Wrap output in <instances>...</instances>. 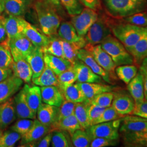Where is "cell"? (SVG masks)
Instances as JSON below:
<instances>
[{
    "mask_svg": "<svg viewBox=\"0 0 147 147\" xmlns=\"http://www.w3.org/2000/svg\"><path fill=\"white\" fill-rule=\"evenodd\" d=\"M117 141L102 137L93 138L90 144V147H105L115 146L117 144Z\"/></svg>",
    "mask_w": 147,
    "mask_h": 147,
    "instance_id": "51",
    "label": "cell"
},
{
    "mask_svg": "<svg viewBox=\"0 0 147 147\" xmlns=\"http://www.w3.org/2000/svg\"><path fill=\"white\" fill-rule=\"evenodd\" d=\"M50 132H51V127L43 124L35 119L31 129L26 134L22 136L21 144L24 146L34 144Z\"/></svg>",
    "mask_w": 147,
    "mask_h": 147,
    "instance_id": "13",
    "label": "cell"
},
{
    "mask_svg": "<svg viewBox=\"0 0 147 147\" xmlns=\"http://www.w3.org/2000/svg\"><path fill=\"white\" fill-rule=\"evenodd\" d=\"M106 9L115 17L125 18L142 12L147 7V0H102Z\"/></svg>",
    "mask_w": 147,
    "mask_h": 147,
    "instance_id": "2",
    "label": "cell"
},
{
    "mask_svg": "<svg viewBox=\"0 0 147 147\" xmlns=\"http://www.w3.org/2000/svg\"><path fill=\"white\" fill-rule=\"evenodd\" d=\"M121 116L118 113L115 109L112 106H111L105 109L102 115L95 121L94 124L118 119L121 118Z\"/></svg>",
    "mask_w": 147,
    "mask_h": 147,
    "instance_id": "49",
    "label": "cell"
},
{
    "mask_svg": "<svg viewBox=\"0 0 147 147\" xmlns=\"http://www.w3.org/2000/svg\"><path fill=\"white\" fill-rule=\"evenodd\" d=\"M134 58V63L140 65L147 57V27L146 31L136 44L129 51Z\"/></svg>",
    "mask_w": 147,
    "mask_h": 147,
    "instance_id": "30",
    "label": "cell"
},
{
    "mask_svg": "<svg viewBox=\"0 0 147 147\" xmlns=\"http://www.w3.org/2000/svg\"><path fill=\"white\" fill-rule=\"evenodd\" d=\"M32 81L34 84L40 87L58 86L57 75L46 64L42 73L37 78L32 79Z\"/></svg>",
    "mask_w": 147,
    "mask_h": 147,
    "instance_id": "31",
    "label": "cell"
},
{
    "mask_svg": "<svg viewBox=\"0 0 147 147\" xmlns=\"http://www.w3.org/2000/svg\"><path fill=\"white\" fill-rule=\"evenodd\" d=\"M16 118L13 98L0 104V130H4L14 122Z\"/></svg>",
    "mask_w": 147,
    "mask_h": 147,
    "instance_id": "20",
    "label": "cell"
},
{
    "mask_svg": "<svg viewBox=\"0 0 147 147\" xmlns=\"http://www.w3.org/2000/svg\"><path fill=\"white\" fill-rule=\"evenodd\" d=\"M80 87L84 92L86 100L89 101L95 96L104 92H113L116 87L106 84H100L98 83H87L78 82Z\"/></svg>",
    "mask_w": 147,
    "mask_h": 147,
    "instance_id": "27",
    "label": "cell"
},
{
    "mask_svg": "<svg viewBox=\"0 0 147 147\" xmlns=\"http://www.w3.org/2000/svg\"><path fill=\"white\" fill-rule=\"evenodd\" d=\"M106 108L98 105L88 103L87 107L88 116L89 118L90 125H94L95 121L100 117Z\"/></svg>",
    "mask_w": 147,
    "mask_h": 147,
    "instance_id": "50",
    "label": "cell"
},
{
    "mask_svg": "<svg viewBox=\"0 0 147 147\" xmlns=\"http://www.w3.org/2000/svg\"><path fill=\"white\" fill-rule=\"evenodd\" d=\"M84 48L92 54L96 62L107 73L111 78L116 79V65L110 56L101 47L100 44L91 45L86 44Z\"/></svg>",
    "mask_w": 147,
    "mask_h": 147,
    "instance_id": "8",
    "label": "cell"
},
{
    "mask_svg": "<svg viewBox=\"0 0 147 147\" xmlns=\"http://www.w3.org/2000/svg\"><path fill=\"white\" fill-rule=\"evenodd\" d=\"M75 104V103L68 100H64L62 105L58 107L57 119L54 124L74 114Z\"/></svg>",
    "mask_w": 147,
    "mask_h": 147,
    "instance_id": "45",
    "label": "cell"
},
{
    "mask_svg": "<svg viewBox=\"0 0 147 147\" xmlns=\"http://www.w3.org/2000/svg\"><path fill=\"white\" fill-rule=\"evenodd\" d=\"M52 132H49L45 136L41 138L39 141L36 143V147H48L50 146V143L51 142L52 139Z\"/></svg>",
    "mask_w": 147,
    "mask_h": 147,
    "instance_id": "56",
    "label": "cell"
},
{
    "mask_svg": "<svg viewBox=\"0 0 147 147\" xmlns=\"http://www.w3.org/2000/svg\"><path fill=\"white\" fill-rule=\"evenodd\" d=\"M65 100L73 102L75 104L82 102L86 100L83 90L80 87L79 83L74 84L68 87L62 92Z\"/></svg>",
    "mask_w": 147,
    "mask_h": 147,
    "instance_id": "35",
    "label": "cell"
},
{
    "mask_svg": "<svg viewBox=\"0 0 147 147\" xmlns=\"http://www.w3.org/2000/svg\"><path fill=\"white\" fill-rule=\"evenodd\" d=\"M11 68L13 75L21 79L26 84L31 82L32 79V70L26 59L13 61Z\"/></svg>",
    "mask_w": 147,
    "mask_h": 147,
    "instance_id": "26",
    "label": "cell"
},
{
    "mask_svg": "<svg viewBox=\"0 0 147 147\" xmlns=\"http://www.w3.org/2000/svg\"><path fill=\"white\" fill-rule=\"evenodd\" d=\"M3 130H0V138H1V137L2 136V134H3Z\"/></svg>",
    "mask_w": 147,
    "mask_h": 147,
    "instance_id": "60",
    "label": "cell"
},
{
    "mask_svg": "<svg viewBox=\"0 0 147 147\" xmlns=\"http://www.w3.org/2000/svg\"><path fill=\"white\" fill-rule=\"evenodd\" d=\"M82 5L86 8L94 11H98L101 8L100 0H80Z\"/></svg>",
    "mask_w": 147,
    "mask_h": 147,
    "instance_id": "55",
    "label": "cell"
},
{
    "mask_svg": "<svg viewBox=\"0 0 147 147\" xmlns=\"http://www.w3.org/2000/svg\"><path fill=\"white\" fill-rule=\"evenodd\" d=\"M24 21L25 19L20 16H9L5 18L4 24L7 34L8 44L11 39L23 35Z\"/></svg>",
    "mask_w": 147,
    "mask_h": 147,
    "instance_id": "17",
    "label": "cell"
},
{
    "mask_svg": "<svg viewBox=\"0 0 147 147\" xmlns=\"http://www.w3.org/2000/svg\"><path fill=\"white\" fill-rule=\"evenodd\" d=\"M77 74V81L78 82L99 83L102 78L94 73L91 69L83 62L78 60L74 65Z\"/></svg>",
    "mask_w": 147,
    "mask_h": 147,
    "instance_id": "19",
    "label": "cell"
},
{
    "mask_svg": "<svg viewBox=\"0 0 147 147\" xmlns=\"http://www.w3.org/2000/svg\"><path fill=\"white\" fill-rule=\"evenodd\" d=\"M40 88L43 103L59 107L65 100L62 92L57 86H42Z\"/></svg>",
    "mask_w": 147,
    "mask_h": 147,
    "instance_id": "18",
    "label": "cell"
},
{
    "mask_svg": "<svg viewBox=\"0 0 147 147\" xmlns=\"http://www.w3.org/2000/svg\"><path fill=\"white\" fill-rule=\"evenodd\" d=\"M8 45L14 61L26 59L36 47L24 34L11 40Z\"/></svg>",
    "mask_w": 147,
    "mask_h": 147,
    "instance_id": "9",
    "label": "cell"
},
{
    "mask_svg": "<svg viewBox=\"0 0 147 147\" xmlns=\"http://www.w3.org/2000/svg\"><path fill=\"white\" fill-rule=\"evenodd\" d=\"M124 20L126 23L134 25L146 27H147V14L146 13L140 12L124 18Z\"/></svg>",
    "mask_w": 147,
    "mask_h": 147,
    "instance_id": "48",
    "label": "cell"
},
{
    "mask_svg": "<svg viewBox=\"0 0 147 147\" xmlns=\"http://www.w3.org/2000/svg\"><path fill=\"white\" fill-rule=\"evenodd\" d=\"M25 92V96L28 106L36 115L37 110L42 104L40 88L38 86H30L26 84L23 87Z\"/></svg>",
    "mask_w": 147,
    "mask_h": 147,
    "instance_id": "28",
    "label": "cell"
},
{
    "mask_svg": "<svg viewBox=\"0 0 147 147\" xmlns=\"http://www.w3.org/2000/svg\"><path fill=\"white\" fill-rule=\"evenodd\" d=\"M4 11L3 5V2L2 0H0V16H1L2 13Z\"/></svg>",
    "mask_w": 147,
    "mask_h": 147,
    "instance_id": "59",
    "label": "cell"
},
{
    "mask_svg": "<svg viewBox=\"0 0 147 147\" xmlns=\"http://www.w3.org/2000/svg\"><path fill=\"white\" fill-rule=\"evenodd\" d=\"M61 42L63 47L64 58L74 65L79 59L78 58V53L79 50L84 48L86 46V42L71 43L63 40L61 39Z\"/></svg>",
    "mask_w": 147,
    "mask_h": 147,
    "instance_id": "32",
    "label": "cell"
},
{
    "mask_svg": "<svg viewBox=\"0 0 147 147\" xmlns=\"http://www.w3.org/2000/svg\"><path fill=\"white\" fill-rule=\"evenodd\" d=\"M51 144L53 147H69L73 146L71 141L67 135L61 130H53Z\"/></svg>",
    "mask_w": 147,
    "mask_h": 147,
    "instance_id": "41",
    "label": "cell"
},
{
    "mask_svg": "<svg viewBox=\"0 0 147 147\" xmlns=\"http://www.w3.org/2000/svg\"><path fill=\"white\" fill-rule=\"evenodd\" d=\"M140 71L142 74L144 89V97L145 99L147 100V57L144 58L142 63L140 65Z\"/></svg>",
    "mask_w": 147,
    "mask_h": 147,
    "instance_id": "53",
    "label": "cell"
},
{
    "mask_svg": "<svg viewBox=\"0 0 147 147\" xmlns=\"http://www.w3.org/2000/svg\"><path fill=\"white\" fill-rule=\"evenodd\" d=\"M42 50L44 53L64 58V53L61 42V38L56 37V35L49 37V42L45 47L42 48Z\"/></svg>",
    "mask_w": 147,
    "mask_h": 147,
    "instance_id": "38",
    "label": "cell"
},
{
    "mask_svg": "<svg viewBox=\"0 0 147 147\" xmlns=\"http://www.w3.org/2000/svg\"><path fill=\"white\" fill-rule=\"evenodd\" d=\"M127 89L134 100L135 105L141 104L145 99L143 78L140 70L127 84Z\"/></svg>",
    "mask_w": 147,
    "mask_h": 147,
    "instance_id": "21",
    "label": "cell"
},
{
    "mask_svg": "<svg viewBox=\"0 0 147 147\" xmlns=\"http://www.w3.org/2000/svg\"><path fill=\"white\" fill-rule=\"evenodd\" d=\"M114 98L113 92H104L95 96L93 98L89 101H87L90 104L98 105L101 107L106 108L112 105V102Z\"/></svg>",
    "mask_w": 147,
    "mask_h": 147,
    "instance_id": "43",
    "label": "cell"
},
{
    "mask_svg": "<svg viewBox=\"0 0 147 147\" xmlns=\"http://www.w3.org/2000/svg\"><path fill=\"white\" fill-rule=\"evenodd\" d=\"M121 119L94 124L86 129L92 140L96 137H102L118 140L119 137Z\"/></svg>",
    "mask_w": 147,
    "mask_h": 147,
    "instance_id": "5",
    "label": "cell"
},
{
    "mask_svg": "<svg viewBox=\"0 0 147 147\" xmlns=\"http://www.w3.org/2000/svg\"><path fill=\"white\" fill-rule=\"evenodd\" d=\"M47 2L50 3L51 5L55 6H59L60 5V0H47Z\"/></svg>",
    "mask_w": 147,
    "mask_h": 147,
    "instance_id": "58",
    "label": "cell"
},
{
    "mask_svg": "<svg viewBox=\"0 0 147 147\" xmlns=\"http://www.w3.org/2000/svg\"><path fill=\"white\" fill-rule=\"evenodd\" d=\"M58 87L62 92L67 87L77 81V74L74 65L57 75Z\"/></svg>",
    "mask_w": 147,
    "mask_h": 147,
    "instance_id": "37",
    "label": "cell"
},
{
    "mask_svg": "<svg viewBox=\"0 0 147 147\" xmlns=\"http://www.w3.org/2000/svg\"><path fill=\"white\" fill-rule=\"evenodd\" d=\"M132 115L147 119V100L144 99L141 104L135 105Z\"/></svg>",
    "mask_w": 147,
    "mask_h": 147,
    "instance_id": "52",
    "label": "cell"
},
{
    "mask_svg": "<svg viewBox=\"0 0 147 147\" xmlns=\"http://www.w3.org/2000/svg\"><path fill=\"white\" fill-rule=\"evenodd\" d=\"M88 103L86 100L82 102L76 103L74 110V114L77 118L80 126L84 130H86L91 126L87 112Z\"/></svg>",
    "mask_w": 147,
    "mask_h": 147,
    "instance_id": "36",
    "label": "cell"
},
{
    "mask_svg": "<svg viewBox=\"0 0 147 147\" xmlns=\"http://www.w3.org/2000/svg\"><path fill=\"white\" fill-rule=\"evenodd\" d=\"M13 59L9 47L0 44V68H11Z\"/></svg>",
    "mask_w": 147,
    "mask_h": 147,
    "instance_id": "46",
    "label": "cell"
},
{
    "mask_svg": "<svg viewBox=\"0 0 147 147\" xmlns=\"http://www.w3.org/2000/svg\"><path fill=\"white\" fill-rule=\"evenodd\" d=\"M44 59L45 64L57 75L74 65L65 58L47 53H44Z\"/></svg>",
    "mask_w": 147,
    "mask_h": 147,
    "instance_id": "29",
    "label": "cell"
},
{
    "mask_svg": "<svg viewBox=\"0 0 147 147\" xmlns=\"http://www.w3.org/2000/svg\"><path fill=\"white\" fill-rule=\"evenodd\" d=\"M4 11L8 16H21L25 14L30 4V0H2Z\"/></svg>",
    "mask_w": 147,
    "mask_h": 147,
    "instance_id": "24",
    "label": "cell"
},
{
    "mask_svg": "<svg viewBox=\"0 0 147 147\" xmlns=\"http://www.w3.org/2000/svg\"><path fill=\"white\" fill-rule=\"evenodd\" d=\"M22 33L36 47L42 49L49 41V37L40 32L36 27L25 20L24 24Z\"/></svg>",
    "mask_w": 147,
    "mask_h": 147,
    "instance_id": "16",
    "label": "cell"
},
{
    "mask_svg": "<svg viewBox=\"0 0 147 147\" xmlns=\"http://www.w3.org/2000/svg\"><path fill=\"white\" fill-rule=\"evenodd\" d=\"M71 136V141L74 147H90L92 139L86 130L78 129L74 132Z\"/></svg>",
    "mask_w": 147,
    "mask_h": 147,
    "instance_id": "40",
    "label": "cell"
},
{
    "mask_svg": "<svg viewBox=\"0 0 147 147\" xmlns=\"http://www.w3.org/2000/svg\"><path fill=\"white\" fill-rule=\"evenodd\" d=\"M51 4L45 0H38L34 4L42 33L48 37L57 34L61 19Z\"/></svg>",
    "mask_w": 147,
    "mask_h": 147,
    "instance_id": "1",
    "label": "cell"
},
{
    "mask_svg": "<svg viewBox=\"0 0 147 147\" xmlns=\"http://www.w3.org/2000/svg\"><path fill=\"white\" fill-rule=\"evenodd\" d=\"M13 100L16 115L18 118L36 119L37 115L32 112L27 102L24 88L16 95Z\"/></svg>",
    "mask_w": 147,
    "mask_h": 147,
    "instance_id": "15",
    "label": "cell"
},
{
    "mask_svg": "<svg viewBox=\"0 0 147 147\" xmlns=\"http://www.w3.org/2000/svg\"><path fill=\"white\" fill-rule=\"evenodd\" d=\"M23 81L13 74L0 82V104L10 99L11 97L18 92L21 86Z\"/></svg>",
    "mask_w": 147,
    "mask_h": 147,
    "instance_id": "10",
    "label": "cell"
},
{
    "mask_svg": "<svg viewBox=\"0 0 147 147\" xmlns=\"http://www.w3.org/2000/svg\"><path fill=\"white\" fill-rule=\"evenodd\" d=\"M57 33L61 39L67 42L76 43L86 42L84 37L79 36L70 22L65 21L62 22L58 28Z\"/></svg>",
    "mask_w": 147,
    "mask_h": 147,
    "instance_id": "25",
    "label": "cell"
},
{
    "mask_svg": "<svg viewBox=\"0 0 147 147\" xmlns=\"http://www.w3.org/2000/svg\"><path fill=\"white\" fill-rule=\"evenodd\" d=\"M5 18L0 16V44L8 46L7 42V34L4 24Z\"/></svg>",
    "mask_w": 147,
    "mask_h": 147,
    "instance_id": "54",
    "label": "cell"
},
{
    "mask_svg": "<svg viewBox=\"0 0 147 147\" xmlns=\"http://www.w3.org/2000/svg\"><path fill=\"white\" fill-rule=\"evenodd\" d=\"M98 18L96 11L86 8L78 15L72 16L71 22L79 36L84 37Z\"/></svg>",
    "mask_w": 147,
    "mask_h": 147,
    "instance_id": "7",
    "label": "cell"
},
{
    "mask_svg": "<svg viewBox=\"0 0 147 147\" xmlns=\"http://www.w3.org/2000/svg\"><path fill=\"white\" fill-rule=\"evenodd\" d=\"M58 107L42 103L37 110V119L43 124L51 126L56 122Z\"/></svg>",
    "mask_w": 147,
    "mask_h": 147,
    "instance_id": "23",
    "label": "cell"
},
{
    "mask_svg": "<svg viewBox=\"0 0 147 147\" xmlns=\"http://www.w3.org/2000/svg\"><path fill=\"white\" fill-rule=\"evenodd\" d=\"M78 58L88 66L94 73L100 76L106 82L109 84L112 83L110 75L100 67L99 64L96 62L92 54L86 49L82 48L79 50Z\"/></svg>",
    "mask_w": 147,
    "mask_h": 147,
    "instance_id": "14",
    "label": "cell"
},
{
    "mask_svg": "<svg viewBox=\"0 0 147 147\" xmlns=\"http://www.w3.org/2000/svg\"><path fill=\"white\" fill-rule=\"evenodd\" d=\"M121 134L147 132V119L138 116H127L121 119Z\"/></svg>",
    "mask_w": 147,
    "mask_h": 147,
    "instance_id": "11",
    "label": "cell"
},
{
    "mask_svg": "<svg viewBox=\"0 0 147 147\" xmlns=\"http://www.w3.org/2000/svg\"><path fill=\"white\" fill-rule=\"evenodd\" d=\"M21 137L20 134L12 130L5 131L0 138V147H14Z\"/></svg>",
    "mask_w": 147,
    "mask_h": 147,
    "instance_id": "42",
    "label": "cell"
},
{
    "mask_svg": "<svg viewBox=\"0 0 147 147\" xmlns=\"http://www.w3.org/2000/svg\"><path fill=\"white\" fill-rule=\"evenodd\" d=\"M115 72L118 78L125 84H127L136 75L138 69L135 65L126 64L117 67Z\"/></svg>",
    "mask_w": 147,
    "mask_h": 147,
    "instance_id": "39",
    "label": "cell"
},
{
    "mask_svg": "<svg viewBox=\"0 0 147 147\" xmlns=\"http://www.w3.org/2000/svg\"><path fill=\"white\" fill-rule=\"evenodd\" d=\"M26 60L30 64L32 70V79L38 77L42 73L45 63L44 59V53L41 48L35 47Z\"/></svg>",
    "mask_w": 147,
    "mask_h": 147,
    "instance_id": "22",
    "label": "cell"
},
{
    "mask_svg": "<svg viewBox=\"0 0 147 147\" xmlns=\"http://www.w3.org/2000/svg\"><path fill=\"white\" fill-rule=\"evenodd\" d=\"M111 28L108 23L103 18L98 17L85 35L86 44H100L106 38L111 35Z\"/></svg>",
    "mask_w": 147,
    "mask_h": 147,
    "instance_id": "6",
    "label": "cell"
},
{
    "mask_svg": "<svg viewBox=\"0 0 147 147\" xmlns=\"http://www.w3.org/2000/svg\"><path fill=\"white\" fill-rule=\"evenodd\" d=\"M101 47L107 53L116 64V67L126 64H133L134 58L124 45L111 35L100 43Z\"/></svg>",
    "mask_w": 147,
    "mask_h": 147,
    "instance_id": "4",
    "label": "cell"
},
{
    "mask_svg": "<svg viewBox=\"0 0 147 147\" xmlns=\"http://www.w3.org/2000/svg\"><path fill=\"white\" fill-rule=\"evenodd\" d=\"M51 131L57 129L64 131L68 132L70 135H71L76 130L82 129L74 114L53 124L51 126Z\"/></svg>",
    "mask_w": 147,
    "mask_h": 147,
    "instance_id": "33",
    "label": "cell"
},
{
    "mask_svg": "<svg viewBox=\"0 0 147 147\" xmlns=\"http://www.w3.org/2000/svg\"><path fill=\"white\" fill-rule=\"evenodd\" d=\"M146 27L137 26L129 23L118 24L111 26L115 37L124 45L128 51L144 34Z\"/></svg>",
    "mask_w": 147,
    "mask_h": 147,
    "instance_id": "3",
    "label": "cell"
},
{
    "mask_svg": "<svg viewBox=\"0 0 147 147\" xmlns=\"http://www.w3.org/2000/svg\"><path fill=\"white\" fill-rule=\"evenodd\" d=\"M34 119L21 118L11 126V129L18 132L21 136L24 135L28 131L33 124Z\"/></svg>",
    "mask_w": 147,
    "mask_h": 147,
    "instance_id": "47",
    "label": "cell"
},
{
    "mask_svg": "<svg viewBox=\"0 0 147 147\" xmlns=\"http://www.w3.org/2000/svg\"><path fill=\"white\" fill-rule=\"evenodd\" d=\"M126 147H147V132L122 134Z\"/></svg>",
    "mask_w": 147,
    "mask_h": 147,
    "instance_id": "34",
    "label": "cell"
},
{
    "mask_svg": "<svg viewBox=\"0 0 147 147\" xmlns=\"http://www.w3.org/2000/svg\"><path fill=\"white\" fill-rule=\"evenodd\" d=\"M13 74L11 68L3 69L0 68V82L7 79Z\"/></svg>",
    "mask_w": 147,
    "mask_h": 147,
    "instance_id": "57",
    "label": "cell"
},
{
    "mask_svg": "<svg viewBox=\"0 0 147 147\" xmlns=\"http://www.w3.org/2000/svg\"><path fill=\"white\" fill-rule=\"evenodd\" d=\"M114 98L111 106L121 116L132 115L135 102L130 95L126 93H113Z\"/></svg>",
    "mask_w": 147,
    "mask_h": 147,
    "instance_id": "12",
    "label": "cell"
},
{
    "mask_svg": "<svg viewBox=\"0 0 147 147\" xmlns=\"http://www.w3.org/2000/svg\"><path fill=\"white\" fill-rule=\"evenodd\" d=\"M60 2L71 17L78 15L84 9V5L80 0H60Z\"/></svg>",
    "mask_w": 147,
    "mask_h": 147,
    "instance_id": "44",
    "label": "cell"
}]
</instances>
